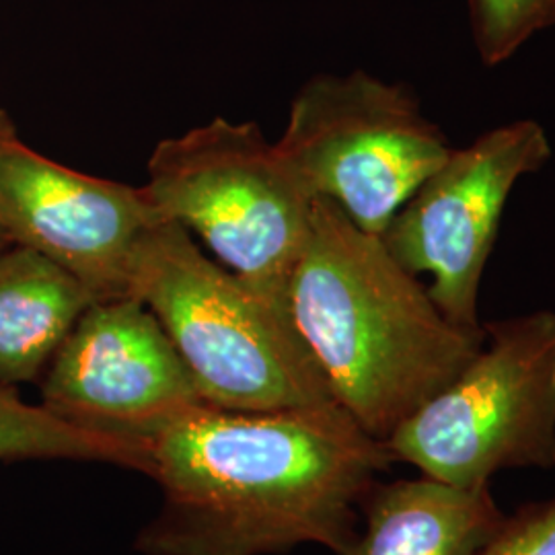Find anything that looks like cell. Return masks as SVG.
<instances>
[{
    "label": "cell",
    "instance_id": "cell-3",
    "mask_svg": "<svg viewBox=\"0 0 555 555\" xmlns=\"http://www.w3.org/2000/svg\"><path fill=\"white\" fill-rule=\"evenodd\" d=\"M130 297L159 319L208 405L278 412L336 403L291 309L208 258L176 222L163 220L140 241Z\"/></svg>",
    "mask_w": 555,
    "mask_h": 555
},
{
    "label": "cell",
    "instance_id": "cell-1",
    "mask_svg": "<svg viewBox=\"0 0 555 555\" xmlns=\"http://www.w3.org/2000/svg\"><path fill=\"white\" fill-rule=\"evenodd\" d=\"M391 465L385 442L337 403L278 412L204 403L153 442L160 508L137 550L280 555L319 545L341 555Z\"/></svg>",
    "mask_w": 555,
    "mask_h": 555
},
{
    "label": "cell",
    "instance_id": "cell-2",
    "mask_svg": "<svg viewBox=\"0 0 555 555\" xmlns=\"http://www.w3.org/2000/svg\"><path fill=\"white\" fill-rule=\"evenodd\" d=\"M288 309L337 405L383 442L483 346V327L444 318L383 238L327 199H315Z\"/></svg>",
    "mask_w": 555,
    "mask_h": 555
},
{
    "label": "cell",
    "instance_id": "cell-5",
    "mask_svg": "<svg viewBox=\"0 0 555 555\" xmlns=\"http://www.w3.org/2000/svg\"><path fill=\"white\" fill-rule=\"evenodd\" d=\"M385 447L393 463L463 488L511 469H554V309L483 323L476 358Z\"/></svg>",
    "mask_w": 555,
    "mask_h": 555
},
{
    "label": "cell",
    "instance_id": "cell-12",
    "mask_svg": "<svg viewBox=\"0 0 555 555\" xmlns=\"http://www.w3.org/2000/svg\"><path fill=\"white\" fill-rule=\"evenodd\" d=\"M0 461H85L151 476L153 451L80 430L27 403L15 387H0Z\"/></svg>",
    "mask_w": 555,
    "mask_h": 555
},
{
    "label": "cell",
    "instance_id": "cell-11",
    "mask_svg": "<svg viewBox=\"0 0 555 555\" xmlns=\"http://www.w3.org/2000/svg\"><path fill=\"white\" fill-rule=\"evenodd\" d=\"M79 280L20 245L0 251V387L40 380L60 344L95 302Z\"/></svg>",
    "mask_w": 555,
    "mask_h": 555
},
{
    "label": "cell",
    "instance_id": "cell-15",
    "mask_svg": "<svg viewBox=\"0 0 555 555\" xmlns=\"http://www.w3.org/2000/svg\"><path fill=\"white\" fill-rule=\"evenodd\" d=\"M9 245H11V243H9V238L4 237V233L0 231V251H2V249H7Z\"/></svg>",
    "mask_w": 555,
    "mask_h": 555
},
{
    "label": "cell",
    "instance_id": "cell-4",
    "mask_svg": "<svg viewBox=\"0 0 555 555\" xmlns=\"http://www.w3.org/2000/svg\"><path fill=\"white\" fill-rule=\"evenodd\" d=\"M142 185L176 222L261 295L288 307V284L315 198L256 121L215 118L160 140Z\"/></svg>",
    "mask_w": 555,
    "mask_h": 555
},
{
    "label": "cell",
    "instance_id": "cell-13",
    "mask_svg": "<svg viewBox=\"0 0 555 555\" xmlns=\"http://www.w3.org/2000/svg\"><path fill=\"white\" fill-rule=\"evenodd\" d=\"M555 25V0H469V29L477 56L500 66Z\"/></svg>",
    "mask_w": 555,
    "mask_h": 555
},
{
    "label": "cell",
    "instance_id": "cell-10",
    "mask_svg": "<svg viewBox=\"0 0 555 555\" xmlns=\"http://www.w3.org/2000/svg\"><path fill=\"white\" fill-rule=\"evenodd\" d=\"M504 520L490 486L397 479L377 483L366 498L362 525L341 555H477Z\"/></svg>",
    "mask_w": 555,
    "mask_h": 555
},
{
    "label": "cell",
    "instance_id": "cell-8",
    "mask_svg": "<svg viewBox=\"0 0 555 555\" xmlns=\"http://www.w3.org/2000/svg\"><path fill=\"white\" fill-rule=\"evenodd\" d=\"M40 380L50 414L151 451L206 403L159 319L134 297L91 302Z\"/></svg>",
    "mask_w": 555,
    "mask_h": 555
},
{
    "label": "cell",
    "instance_id": "cell-7",
    "mask_svg": "<svg viewBox=\"0 0 555 555\" xmlns=\"http://www.w3.org/2000/svg\"><path fill=\"white\" fill-rule=\"evenodd\" d=\"M554 155L537 119L500 124L461 149L422 181L380 235L414 276L433 278L428 293L444 318L481 330L479 288L516 183Z\"/></svg>",
    "mask_w": 555,
    "mask_h": 555
},
{
    "label": "cell",
    "instance_id": "cell-9",
    "mask_svg": "<svg viewBox=\"0 0 555 555\" xmlns=\"http://www.w3.org/2000/svg\"><path fill=\"white\" fill-rule=\"evenodd\" d=\"M163 222L142 188L93 178L43 157L0 109V231L101 298L130 297L144 235Z\"/></svg>",
    "mask_w": 555,
    "mask_h": 555
},
{
    "label": "cell",
    "instance_id": "cell-6",
    "mask_svg": "<svg viewBox=\"0 0 555 555\" xmlns=\"http://www.w3.org/2000/svg\"><path fill=\"white\" fill-rule=\"evenodd\" d=\"M276 146L313 198L377 237L453 149L408 87L364 70L307 80Z\"/></svg>",
    "mask_w": 555,
    "mask_h": 555
},
{
    "label": "cell",
    "instance_id": "cell-14",
    "mask_svg": "<svg viewBox=\"0 0 555 555\" xmlns=\"http://www.w3.org/2000/svg\"><path fill=\"white\" fill-rule=\"evenodd\" d=\"M477 555H555V498L506 516L496 537Z\"/></svg>",
    "mask_w": 555,
    "mask_h": 555
}]
</instances>
